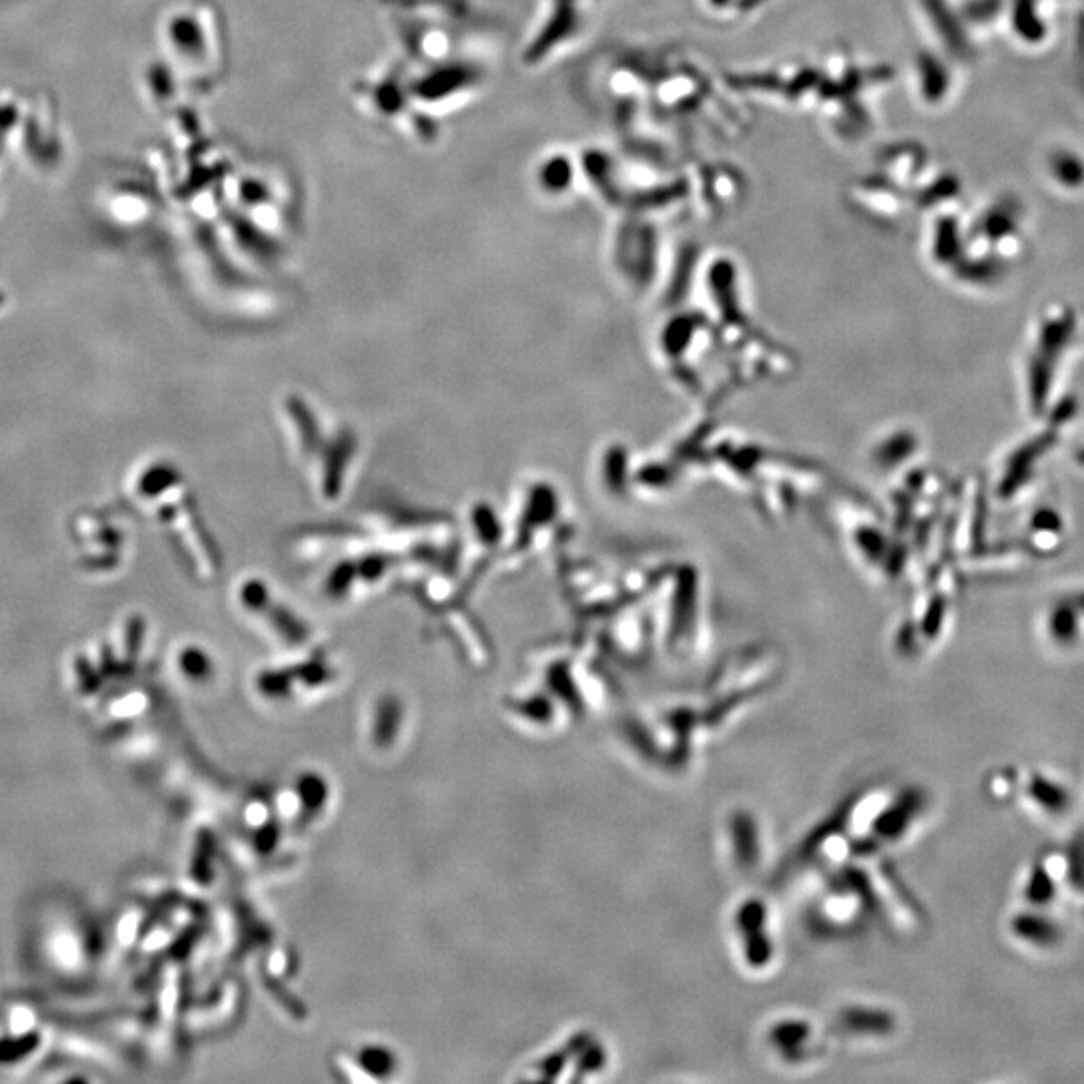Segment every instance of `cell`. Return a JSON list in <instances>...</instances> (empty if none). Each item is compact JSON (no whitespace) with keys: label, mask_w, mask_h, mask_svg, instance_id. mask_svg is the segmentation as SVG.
<instances>
[{"label":"cell","mask_w":1084,"mask_h":1084,"mask_svg":"<svg viewBox=\"0 0 1084 1084\" xmlns=\"http://www.w3.org/2000/svg\"><path fill=\"white\" fill-rule=\"evenodd\" d=\"M430 71L410 81V91L418 109L452 111L462 107L480 87L484 73L470 63L456 57L428 65Z\"/></svg>","instance_id":"6da1fadb"},{"label":"cell","mask_w":1084,"mask_h":1084,"mask_svg":"<svg viewBox=\"0 0 1084 1084\" xmlns=\"http://www.w3.org/2000/svg\"><path fill=\"white\" fill-rule=\"evenodd\" d=\"M400 39L416 61L434 65L454 57V31L440 19L414 17L400 25Z\"/></svg>","instance_id":"7a4b0ae2"},{"label":"cell","mask_w":1084,"mask_h":1084,"mask_svg":"<svg viewBox=\"0 0 1084 1084\" xmlns=\"http://www.w3.org/2000/svg\"><path fill=\"white\" fill-rule=\"evenodd\" d=\"M573 179V167L567 157L551 155L536 167V187L545 195H563L569 191Z\"/></svg>","instance_id":"3957f363"}]
</instances>
